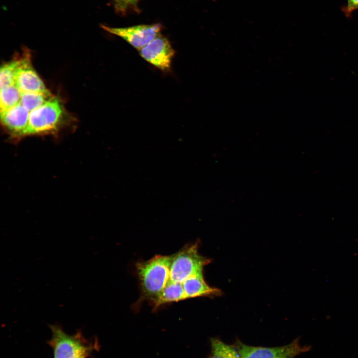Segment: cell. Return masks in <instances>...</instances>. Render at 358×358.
<instances>
[{
    "mask_svg": "<svg viewBox=\"0 0 358 358\" xmlns=\"http://www.w3.org/2000/svg\"><path fill=\"white\" fill-rule=\"evenodd\" d=\"M171 260V255H156L136 265L142 298L153 305L169 281Z\"/></svg>",
    "mask_w": 358,
    "mask_h": 358,
    "instance_id": "obj_1",
    "label": "cell"
},
{
    "mask_svg": "<svg viewBox=\"0 0 358 358\" xmlns=\"http://www.w3.org/2000/svg\"><path fill=\"white\" fill-rule=\"evenodd\" d=\"M49 327L52 336L48 343L52 349L54 358H87L99 349L96 340L87 339L80 331L70 335L59 325H51Z\"/></svg>",
    "mask_w": 358,
    "mask_h": 358,
    "instance_id": "obj_2",
    "label": "cell"
},
{
    "mask_svg": "<svg viewBox=\"0 0 358 358\" xmlns=\"http://www.w3.org/2000/svg\"><path fill=\"white\" fill-rule=\"evenodd\" d=\"M198 244L187 245L171 255L170 281L182 283L191 276L203 273L204 267L211 260L199 254Z\"/></svg>",
    "mask_w": 358,
    "mask_h": 358,
    "instance_id": "obj_3",
    "label": "cell"
},
{
    "mask_svg": "<svg viewBox=\"0 0 358 358\" xmlns=\"http://www.w3.org/2000/svg\"><path fill=\"white\" fill-rule=\"evenodd\" d=\"M63 108L53 97L43 105L30 112L24 136L39 135L56 132L62 123Z\"/></svg>",
    "mask_w": 358,
    "mask_h": 358,
    "instance_id": "obj_4",
    "label": "cell"
},
{
    "mask_svg": "<svg viewBox=\"0 0 358 358\" xmlns=\"http://www.w3.org/2000/svg\"><path fill=\"white\" fill-rule=\"evenodd\" d=\"M235 346L241 358H294L310 349L309 346L301 345L298 339L284 346L274 347L249 346L239 340Z\"/></svg>",
    "mask_w": 358,
    "mask_h": 358,
    "instance_id": "obj_5",
    "label": "cell"
},
{
    "mask_svg": "<svg viewBox=\"0 0 358 358\" xmlns=\"http://www.w3.org/2000/svg\"><path fill=\"white\" fill-rule=\"evenodd\" d=\"M101 27L108 33L122 38L139 50L159 35L162 29L159 23L124 28L111 27L102 24Z\"/></svg>",
    "mask_w": 358,
    "mask_h": 358,
    "instance_id": "obj_6",
    "label": "cell"
},
{
    "mask_svg": "<svg viewBox=\"0 0 358 358\" xmlns=\"http://www.w3.org/2000/svg\"><path fill=\"white\" fill-rule=\"evenodd\" d=\"M139 51L140 55L155 67L164 72L170 70L175 50L165 37L158 35Z\"/></svg>",
    "mask_w": 358,
    "mask_h": 358,
    "instance_id": "obj_7",
    "label": "cell"
},
{
    "mask_svg": "<svg viewBox=\"0 0 358 358\" xmlns=\"http://www.w3.org/2000/svg\"><path fill=\"white\" fill-rule=\"evenodd\" d=\"M14 83L21 93L50 92L33 68L29 55H25L19 59L15 73Z\"/></svg>",
    "mask_w": 358,
    "mask_h": 358,
    "instance_id": "obj_8",
    "label": "cell"
},
{
    "mask_svg": "<svg viewBox=\"0 0 358 358\" xmlns=\"http://www.w3.org/2000/svg\"><path fill=\"white\" fill-rule=\"evenodd\" d=\"M30 112L20 103L0 112L1 122L5 130L13 139L24 137Z\"/></svg>",
    "mask_w": 358,
    "mask_h": 358,
    "instance_id": "obj_9",
    "label": "cell"
},
{
    "mask_svg": "<svg viewBox=\"0 0 358 358\" xmlns=\"http://www.w3.org/2000/svg\"><path fill=\"white\" fill-rule=\"evenodd\" d=\"M186 299L201 296H219L221 291L210 286L205 282L203 273L194 275L182 283Z\"/></svg>",
    "mask_w": 358,
    "mask_h": 358,
    "instance_id": "obj_10",
    "label": "cell"
},
{
    "mask_svg": "<svg viewBox=\"0 0 358 358\" xmlns=\"http://www.w3.org/2000/svg\"><path fill=\"white\" fill-rule=\"evenodd\" d=\"M186 299L182 283L169 280L161 295L153 305L154 309L165 304Z\"/></svg>",
    "mask_w": 358,
    "mask_h": 358,
    "instance_id": "obj_11",
    "label": "cell"
},
{
    "mask_svg": "<svg viewBox=\"0 0 358 358\" xmlns=\"http://www.w3.org/2000/svg\"><path fill=\"white\" fill-rule=\"evenodd\" d=\"M21 97V92L15 85L0 89V112L20 103Z\"/></svg>",
    "mask_w": 358,
    "mask_h": 358,
    "instance_id": "obj_12",
    "label": "cell"
},
{
    "mask_svg": "<svg viewBox=\"0 0 358 358\" xmlns=\"http://www.w3.org/2000/svg\"><path fill=\"white\" fill-rule=\"evenodd\" d=\"M53 96L49 93H21L20 103L30 112L40 107Z\"/></svg>",
    "mask_w": 358,
    "mask_h": 358,
    "instance_id": "obj_13",
    "label": "cell"
},
{
    "mask_svg": "<svg viewBox=\"0 0 358 358\" xmlns=\"http://www.w3.org/2000/svg\"><path fill=\"white\" fill-rule=\"evenodd\" d=\"M19 62V59L14 60L3 64L0 70V88H4L15 85L14 76Z\"/></svg>",
    "mask_w": 358,
    "mask_h": 358,
    "instance_id": "obj_14",
    "label": "cell"
},
{
    "mask_svg": "<svg viewBox=\"0 0 358 358\" xmlns=\"http://www.w3.org/2000/svg\"><path fill=\"white\" fill-rule=\"evenodd\" d=\"M211 348L219 351L225 358H241L235 345L227 344L217 338H211Z\"/></svg>",
    "mask_w": 358,
    "mask_h": 358,
    "instance_id": "obj_15",
    "label": "cell"
},
{
    "mask_svg": "<svg viewBox=\"0 0 358 358\" xmlns=\"http://www.w3.org/2000/svg\"><path fill=\"white\" fill-rule=\"evenodd\" d=\"M116 12L119 14H125L130 5L129 0H112Z\"/></svg>",
    "mask_w": 358,
    "mask_h": 358,
    "instance_id": "obj_16",
    "label": "cell"
},
{
    "mask_svg": "<svg viewBox=\"0 0 358 358\" xmlns=\"http://www.w3.org/2000/svg\"><path fill=\"white\" fill-rule=\"evenodd\" d=\"M358 9V0H347L346 5L342 8V11L347 17L351 16L355 10Z\"/></svg>",
    "mask_w": 358,
    "mask_h": 358,
    "instance_id": "obj_17",
    "label": "cell"
},
{
    "mask_svg": "<svg viewBox=\"0 0 358 358\" xmlns=\"http://www.w3.org/2000/svg\"><path fill=\"white\" fill-rule=\"evenodd\" d=\"M208 358H225L223 354L218 350L211 348V355Z\"/></svg>",
    "mask_w": 358,
    "mask_h": 358,
    "instance_id": "obj_18",
    "label": "cell"
},
{
    "mask_svg": "<svg viewBox=\"0 0 358 358\" xmlns=\"http://www.w3.org/2000/svg\"><path fill=\"white\" fill-rule=\"evenodd\" d=\"M138 0H129L130 4L131 5L135 6L138 2Z\"/></svg>",
    "mask_w": 358,
    "mask_h": 358,
    "instance_id": "obj_19",
    "label": "cell"
}]
</instances>
